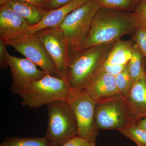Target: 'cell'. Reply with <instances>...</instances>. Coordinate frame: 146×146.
<instances>
[{"label":"cell","mask_w":146,"mask_h":146,"mask_svg":"<svg viewBox=\"0 0 146 146\" xmlns=\"http://www.w3.org/2000/svg\"><path fill=\"white\" fill-rule=\"evenodd\" d=\"M31 26L23 18L8 7L0 5V39L15 40L27 34Z\"/></svg>","instance_id":"11"},{"label":"cell","mask_w":146,"mask_h":146,"mask_svg":"<svg viewBox=\"0 0 146 146\" xmlns=\"http://www.w3.org/2000/svg\"><path fill=\"white\" fill-rule=\"evenodd\" d=\"M136 124L139 127L146 131V117L139 120Z\"/></svg>","instance_id":"29"},{"label":"cell","mask_w":146,"mask_h":146,"mask_svg":"<svg viewBox=\"0 0 146 146\" xmlns=\"http://www.w3.org/2000/svg\"><path fill=\"white\" fill-rule=\"evenodd\" d=\"M115 81L118 90L123 96H127L131 91L130 79L128 69V63L123 70L115 76Z\"/></svg>","instance_id":"21"},{"label":"cell","mask_w":146,"mask_h":146,"mask_svg":"<svg viewBox=\"0 0 146 146\" xmlns=\"http://www.w3.org/2000/svg\"><path fill=\"white\" fill-rule=\"evenodd\" d=\"M67 101L75 116L78 126V136L96 143L98 129L95 121V108L97 102L85 89H71Z\"/></svg>","instance_id":"7"},{"label":"cell","mask_w":146,"mask_h":146,"mask_svg":"<svg viewBox=\"0 0 146 146\" xmlns=\"http://www.w3.org/2000/svg\"><path fill=\"white\" fill-rule=\"evenodd\" d=\"M0 146H53L44 136L43 137H8L3 141Z\"/></svg>","instance_id":"17"},{"label":"cell","mask_w":146,"mask_h":146,"mask_svg":"<svg viewBox=\"0 0 146 146\" xmlns=\"http://www.w3.org/2000/svg\"><path fill=\"white\" fill-rule=\"evenodd\" d=\"M71 89L67 80L47 74L27 85L20 94L23 106L37 108L59 101H67Z\"/></svg>","instance_id":"3"},{"label":"cell","mask_w":146,"mask_h":146,"mask_svg":"<svg viewBox=\"0 0 146 146\" xmlns=\"http://www.w3.org/2000/svg\"><path fill=\"white\" fill-rule=\"evenodd\" d=\"M0 5L8 7L18 13L32 26L39 23L46 11L22 0H0Z\"/></svg>","instance_id":"15"},{"label":"cell","mask_w":146,"mask_h":146,"mask_svg":"<svg viewBox=\"0 0 146 146\" xmlns=\"http://www.w3.org/2000/svg\"><path fill=\"white\" fill-rule=\"evenodd\" d=\"M48 126L45 137L53 146H62L77 136L78 126L72 110L67 101H59L47 105Z\"/></svg>","instance_id":"4"},{"label":"cell","mask_w":146,"mask_h":146,"mask_svg":"<svg viewBox=\"0 0 146 146\" xmlns=\"http://www.w3.org/2000/svg\"><path fill=\"white\" fill-rule=\"evenodd\" d=\"M114 43L86 49L70 50L67 64V81L71 89H84L89 82L102 70Z\"/></svg>","instance_id":"2"},{"label":"cell","mask_w":146,"mask_h":146,"mask_svg":"<svg viewBox=\"0 0 146 146\" xmlns=\"http://www.w3.org/2000/svg\"><path fill=\"white\" fill-rule=\"evenodd\" d=\"M133 39L118 40L114 43L106 63L110 65H125L129 62L134 45Z\"/></svg>","instance_id":"16"},{"label":"cell","mask_w":146,"mask_h":146,"mask_svg":"<svg viewBox=\"0 0 146 146\" xmlns=\"http://www.w3.org/2000/svg\"><path fill=\"white\" fill-rule=\"evenodd\" d=\"M95 118L99 129L119 131L136 123L126 98L123 96L97 102Z\"/></svg>","instance_id":"6"},{"label":"cell","mask_w":146,"mask_h":146,"mask_svg":"<svg viewBox=\"0 0 146 146\" xmlns=\"http://www.w3.org/2000/svg\"><path fill=\"white\" fill-rule=\"evenodd\" d=\"M133 12L100 8L94 16L91 28L83 43L73 50L86 49L114 43L137 28Z\"/></svg>","instance_id":"1"},{"label":"cell","mask_w":146,"mask_h":146,"mask_svg":"<svg viewBox=\"0 0 146 146\" xmlns=\"http://www.w3.org/2000/svg\"><path fill=\"white\" fill-rule=\"evenodd\" d=\"M101 8L133 12L138 0H97Z\"/></svg>","instance_id":"19"},{"label":"cell","mask_w":146,"mask_h":146,"mask_svg":"<svg viewBox=\"0 0 146 146\" xmlns=\"http://www.w3.org/2000/svg\"><path fill=\"white\" fill-rule=\"evenodd\" d=\"M100 8L97 0H90L69 13L57 26L65 35L70 50L78 48L86 39L94 16Z\"/></svg>","instance_id":"5"},{"label":"cell","mask_w":146,"mask_h":146,"mask_svg":"<svg viewBox=\"0 0 146 146\" xmlns=\"http://www.w3.org/2000/svg\"><path fill=\"white\" fill-rule=\"evenodd\" d=\"M6 58L12 75L11 91L12 94H19L27 85L44 77L46 73L26 58L13 56L7 51Z\"/></svg>","instance_id":"10"},{"label":"cell","mask_w":146,"mask_h":146,"mask_svg":"<svg viewBox=\"0 0 146 146\" xmlns=\"http://www.w3.org/2000/svg\"><path fill=\"white\" fill-rule=\"evenodd\" d=\"M126 65H110L106 63L102 68L105 72L115 76L122 72L125 68Z\"/></svg>","instance_id":"25"},{"label":"cell","mask_w":146,"mask_h":146,"mask_svg":"<svg viewBox=\"0 0 146 146\" xmlns=\"http://www.w3.org/2000/svg\"><path fill=\"white\" fill-rule=\"evenodd\" d=\"M89 1L73 0L59 8L46 11L42 21L39 23L30 27L27 31V34H33L43 29L58 26L69 13L88 3Z\"/></svg>","instance_id":"14"},{"label":"cell","mask_w":146,"mask_h":146,"mask_svg":"<svg viewBox=\"0 0 146 146\" xmlns=\"http://www.w3.org/2000/svg\"><path fill=\"white\" fill-rule=\"evenodd\" d=\"M132 39L141 50L145 61L146 66V31L141 28H136Z\"/></svg>","instance_id":"23"},{"label":"cell","mask_w":146,"mask_h":146,"mask_svg":"<svg viewBox=\"0 0 146 146\" xmlns=\"http://www.w3.org/2000/svg\"><path fill=\"white\" fill-rule=\"evenodd\" d=\"M32 4L43 10L46 11V9L50 0H22Z\"/></svg>","instance_id":"28"},{"label":"cell","mask_w":146,"mask_h":146,"mask_svg":"<svg viewBox=\"0 0 146 146\" xmlns=\"http://www.w3.org/2000/svg\"><path fill=\"white\" fill-rule=\"evenodd\" d=\"M5 42L7 46L13 47L47 74L61 78L54 62L35 35L27 34L15 40Z\"/></svg>","instance_id":"8"},{"label":"cell","mask_w":146,"mask_h":146,"mask_svg":"<svg viewBox=\"0 0 146 146\" xmlns=\"http://www.w3.org/2000/svg\"><path fill=\"white\" fill-rule=\"evenodd\" d=\"M145 61L141 74L129 94L126 97L136 123L146 117V72Z\"/></svg>","instance_id":"13"},{"label":"cell","mask_w":146,"mask_h":146,"mask_svg":"<svg viewBox=\"0 0 146 146\" xmlns=\"http://www.w3.org/2000/svg\"><path fill=\"white\" fill-rule=\"evenodd\" d=\"M133 13L137 27L146 31V0H138Z\"/></svg>","instance_id":"22"},{"label":"cell","mask_w":146,"mask_h":146,"mask_svg":"<svg viewBox=\"0 0 146 146\" xmlns=\"http://www.w3.org/2000/svg\"><path fill=\"white\" fill-rule=\"evenodd\" d=\"M33 34L43 44L54 62L61 78L67 80V64L70 48L63 32L56 27L40 30Z\"/></svg>","instance_id":"9"},{"label":"cell","mask_w":146,"mask_h":146,"mask_svg":"<svg viewBox=\"0 0 146 146\" xmlns=\"http://www.w3.org/2000/svg\"><path fill=\"white\" fill-rule=\"evenodd\" d=\"M127 138L133 141L138 146H146V131L136 123L131 125L119 131Z\"/></svg>","instance_id":"20"},{"label":"cell","mask_w":146,"mask_h":146,"mask_svg":"<svg viewBox=\"0 0 146 146\" xmlns=\"http://www.w3.org/2000/svg\"><path fill=\"white\" fill-rule=\"evenodd\" d=\"M96 143L91 142L79 136L69 139L62 146H96Z\"/></svg>","instance_id":"24"},{"label":"cell","mask_w":146,"mask_h":146,"mask_svg":"<svg viewBox=\"0 0 146 146\" xmlns=\"http://www.w3.org/2000/svg\"><path fill=\"white\" fill-rule=\"evenodd\" d=\"M84 89L97 102L123 96L116 85L115 76L102 70L89 82Z\"/></svg>","instance_id":"12"},{"label":"cell","mask_w":146,"mask_h":146,"mask_svg":"<svg viewBox=\"0 0 146 146\" xmlns=\"http://www.w3.org/2000/svg\"><path fill=\"white\" fill-rule=\"evenodd\" d=\"M73 0H50L46 9V11L56 9L67 4Z\"/></svg>","instance_id":"27"},{"label":"cell","mask_w":146,"mask_h":146,"mask_svg":"<svg viewBox=\"0 0 146 146\" xmlns=\"http://www.w3.org/2000/svg\"><path fill=\"white\" fill-rule=\"evenodd\" d=\"M7 46L4 40L0 39V67L3 69L8 67L6 58Z\"/></svg>","instance_id":"26"},{"label":"cell","mask_w":146,"mask_h":146,"mask_svg":"<svg viewBox=\"0 0 146 146\" xmlns=\"http://www.w3.org/2000/svg\"><path fill=\"white\" fill-rule=\"evenodd\" d=\"M145 60L141 50L136 44L133 47L132 56L128 62L131 90L141 74Z\"/></svg>","instance_id":"18"}]
</instances>
